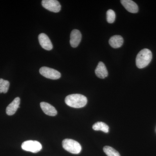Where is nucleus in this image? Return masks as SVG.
<instances>
[{"instance_id":"14","label":"nucleus","mask_w":156,"mask_h":156,"mask_svg":"<svg viewBox=\"0 0 156 156\" xmlns=\"http://www.w3.org/2000/svg\"><path fill=\"white\" fill-rule=\"evenodd\" d=\"M92 128L95 131H101L106 133H108L109 131L108 126L102 122L95 123L92 126Z\"/></svg>"},{"instance_id":"2","label":"nucleus","mask_w":156,"mask_h":156,"mask_svg":"<svg viewBox=\"0 0 156 156\" xmlns=\"http://www.w3.org/2000/svg\"><path fill=\"white\" fill-rule=\"evenodd\" d=\"M152 58V53L150 50L144 49L140 50L136 56V64L139 69L146 67L150 63Z\"/></svg>"},{"instance_id":"12","label":"nucleus","mask_w":156,"mask_h":156,"mask_svg":"<svg viewBox=\"0 0 156 156\" xmlns=\"http://www.w3.org/2000/svg\"><path fill=\"white\" fill-rule=\"evenodd\" d=\"M96 76L100 79H105L108 76V72L105 65L102 62H99L95 70Z\"/></svg>"},{"instance_id":"16","label":"nucleus","mask_w":156,"mask_h":156,"mask_svg":"<svg viewBox=\"0 0 156 156\" xmlns=\"http://www.w3.org/2000/svg\"><path fill=\"white\" fill-rule=\"evenodd\" d=\"M104 152L108 156H120V154L118 151L110 146L105 147L103 148Z\"/></svg>"},{"instance_id":"3","label":"nucleus","mask_w":156,"mask_h":156,"mask_svg":"<svg viewBox=\"0 0 156 156\" xmlns=\"http://www.w3.org/2000/svg\"><path fill=\"white\" fill-rule=\"evenodd\" d=\"M62 147L65 150L73 154L80 153L82 147L79 142L73 140L66 139L62 141Z\"/></svg>"},{"instance_id":"1","label":"nucleus","mask_w":156,"mask_h":156,"mask_svg":"<svg viewBox=\"0 0 156 156\" xmlns=\"http://www.w3.org/2000/svg\"><path fill=\"white\" fill-rule=\"evenodd\" d=\"M65 102L67 105L71 107L81 108L87 105V99L86 96L81 94H72L66 96Z\"/></svg>"},{"instance_id":"4","label":"nucleus","mask_w":156,"mask_h":156,"mask_svg":"<svg viewBox=\"0 0 156 156\" xmlns=\"http://www.w3.org/2000/svg\"><path fill=\"white\" fill-rule=\"evenodd\" d=\"M21 147L23 150L36 153L41 150V144L36 140H27L23 143Z\"/></svg>"},{"instance_id":"9","label":"nucleus","mask_w":156,"mask_h":156,"mask_svg":"<svg viewBox=\"0 0 156 156\" xmlns=\"http://www.w3.org/2000/svg\"><path fill=\"white\" fill-rule=\"evenodd\" d=\"M20 99L19 97H17L14 99L6 108V113L9 115H12L15 113L17 109L19 107Z\"/></svg>"},{"instance_id":"11","label":"nucleus","mask_w":156,"mask_h":156,"mask_svg":"<svg viewBox=\"0 0 156 156\" xmlns=\"http://www.w3.org/2000/svg\"><path fill=\"white\" fill-rule=\"evenodd\" d=\"M40 105L41 108L45 114L50 116H54L57 115V112L56 108L50 104L42 102L40 104Z\"/></svg>"},{"instance_id":"5","label":"nucleus","mask_w":156,"mask_h":156,"mask_svg":"<svg viewBox=\"0 0 156 156\" xmlns=\"http://www.w3.org/2000/svg\"><path fill=\"white\" fill-rule=\"evenodd\" d=\"M40 73L45 77L51 80H58L61 77V73L53 69L48 67H42L40 69Z\"/></svg>"},{"instance_id":"13","label":"nucleus","mask_w":156,"mask_h":156,"mask_svg":"<svg viewBox=\"0 0 156 156\" xmlns=\"http://www.w3.org/2000/svg\"><path fill=\"white\" fill-rule=\"evenodd\" d=\"M124 40L122 37L119 35H115L109 39V44L114 48H119L123 45Z\"/></svg>"},{"instance_id":"8","label":"nucleus","mask_w":156,"mask_h":156,"mask_svg":"<svg viewBox=\"0 0 156 156\" xmlns=\"http://www.w3.org/2000/svg\"><path fill=\"white\" fill-rule=\"evenodd\" d=\"M82 39L80 32L76 29L72 31L70 34V44L73 48H75L79 46Z\"/></svg>"},{"instance_id":"6","label":"nucleus","mask_w":156,"mask_h":156,"mask_svg":"<svg viewBox=\"0 0 156 156\" xmlns=\"http://www.w3.org/2000/svg\"><path fill=\"white\" fill-rule=\"evenodd\" d=\"M42 5L45 9L51 12L57 13L61 10V5L56 0H43Z\"/></svg>"},{"instance_id":"15","label":"nucleus","mask_w":156,"mask_h":156,"mask_svg":"<svg viewBox=\"0 0 156 156\" xmlns=\"http://www.w3.org/2000/svg\"><path fill=\"white\" fill-rule=\"evenodd\" d=\"M10 87L9 81L0 79V93H6L9 90Z\"/></svg>"},{"instance_id":"17","label":"nucleus","mask_w":156,"mask_h":156,"mask_svg":"<svg viewBox=\"0 0 156 156\" xmlns=\"http://www.w3.org/2000/svg\"><path fill=\"white\" fill-rule=\"evenodd\" d=\"M107 21L108 23H112L114 22L115 19V13L113 10L109 9L106 13Z\"/></svg>"},{"instance_id":"10","label":"nucleus","mask_w":156,"mask_h":156,"mask_svg":"<svg viewBox=\"0 0 156 156\" xmlns=\"http://www.w3.org/2000/svg\"><path fill=\"white\" fill-rule=\"evenodd\" d=\"M121 2L128 12L131 13H136L138 12V6L133 1L131 0H122Z\"/></svg>"},{"instance_id":"7","label":"nucleus","mask_w":156,"mask_h":156,"mask_svg":"<svg viewBox=\"0 0 156 156\" xmlns=\"http://www.w3.org/2000/svg\"><path fill=\"white\" fill-rule=\"evenodd\" d=\"M39 42L42 48L45 50H50L53 49V45L49 37L44 33H41L38 36Z\"/></svg>"}]
</instances>
